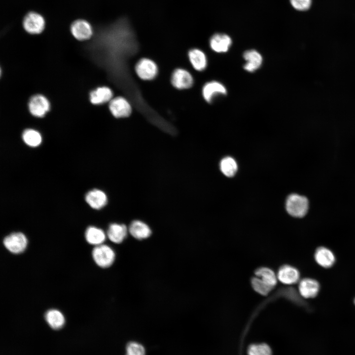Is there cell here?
<instances>
[{
    "label": "cell",
    "mask_w": 355,
    "mask_h": 355,
    "mask_svg": "<svg viewBox=\"0 0 355 355\" xmlns=\"http://www.w3.org/2000/svg\"><path fill=\"white\" fill-rule=\"evenodd\" d=\"M109 109L112 115L116 118L128 117L132 112L130 103L122 97L111 99L109 103Z\"/></svg>",
    "instance_id": "obj_8"
},
{
    "label": "cell",
    "mask_w": 355,
    "mask_h": 355,
    "mask_svg": "<svg viewBox=\"0 0 355 355\" xmlns=\"http://www.w3.org/2000/svg\"><path fill=\"white\" fill-rule=\"evenodd\" d=\"M145 351L143 346L136 342H130L126 346V355H145Z\"/></svg>",
    "instance_id": "obj_28"
},
{
    "label": "cell",
    "mask_w": 355,
    "mask_h": 355,
    "mask_svg": "<svg viewBox=\"0 0 355 355\" xmlns=\"http://www.w3.org/2000/svg\"><path fill=\"white\" fill-rule=\"evenodd\" d=\"M314 256L317 263L323 268H330L335 262L333 253L329 249L323 247H319L316 249Z\"/></svg>",
    "instance_id": "obj_15"
},
{
    "label": "cell",
    "mask_w": 355,
    "mask_h": 355,
    "mask_svg": "<svg viewBox=\"0 0 355 355\" xmlns=\"http://www.w3.org/2000/svg\"><path fill=\"white\" fill-rule=\"evenodd\" d=\"M86 241L95 246L103 244L106 238L103 230L95 226H89L85 234Z\"/></svg>",
    "instance_id": "obj_21"
},
{
    "label": "cell",
    "mask_w": 355,
    "mask_h": 355,
    "mask_svg": "<svg viewBox=\"0 0 355 355\" xmlns=\"http://www.w3.org/2000/svg\"><path fill=\"white\" fill-rule=\"evenodd\" d=\"M243 57L246 63L244 69L248 72H253L259 69L262 63L261 54L255 50H249L245 51Z\"/></svg>",
    "instance_id": "obj_16"
},
{
    "label": "cell",
    "mask_w": 355,
    "mask_h": 355,
    "mask_svg": "<svg viewBox=\"0 0 355 355\" xmlns=\"http://www.w3.org/2000/svg\"><path fill=\"white\" fill-rule=\"evenodd\" d=\"M354 303H355V300H354Z\"/></svg>",
    "instance_id": "obj_30"
},
{
    "label": "cell",
    "mask_w": 355,
    "mask_h": 355,
    "mask_svg": "<svg viewBox=\"0 0 355 355\" xmlns=\"http://www.w3.org/2000/svg\"><path fill=\"white\" fill-rule=\"evenodd\" d=\"M128 232V229L124 224L112 223L108 227L107 236L112 242L120 244L126 238Z\"/></svg>",
    "instance_id": "obj_19"
},
{
    "label": "cell",
    "mask_w": 355,
    "mask_h": 355,
    "mask_svg": "<svg viewBox=\"0 0 355 355\" xmlns=\"http://www.w3.org/2000/svg\"><path fill=\"white\" fill-rule=\"evenodd\" d=\"M113 93L109 87H99L90 92V100L93 105H101L110 102Z\"/></svg>",
    "instance_id": "obj_18"
},
{
    "label": "cell",
    "mask_w": 355,
    "mask_h": 355,
    "mask_svg": "<svg viewBox=\"0 0 355 355\" xmlns=\"http://www.w3.org/2000/svg\"><path fill=\"white\" fill-rule=\"evenodd\" d=\"M188 58L193 67L198 71H202L207 67V61L205 53L200 49L194 48L188 52Z\"/></svg>",
    "instance_id": "obj_20"
},
{
    "label": "cell",
    "mask_w": 355,
    "mask_h": 355,
    "mask_svg": "<svg viewBox=\"0 0 355 355\" xmlns=\"http://www.w3.org/2000/svg\"><path fill=\"white\" fill-rule=\"evenodd\" d=\"M45 25L43 17L34 11L28 12L23 20L24 29L27 33L32 35L41 33L45 28Z\"/></svg>",
    "instance_id": "obj_3"
},
{
    "label": "cell",
    "mask_w": 355,
    "mask_h": 355,
    "mask_svg": "<svg viewBox=\"0 0 355 355\" xmlns=\"http://www.w3.org/2000/svg\"><path fill=\"white\" fill-rule=\"evenodd\" d=\"M130 234L137 240L145 239L151 234L149 227L144 222L140 220L133 221L128 228Z\"/></svg>",
    "instance_id": "obj_17"
},
{
    "label": "cell",
    "mask_w": 355,
    "mask_h": 355,
    "mask_svg": "<svg viewBox=\"0 0 355 355\" xmlns=\"http://www.w3.org/2000/svg\"><path fill=\"white\" fill-rule=\"evenodd\" d=\"M248 353V355H272L270 347L265 343L250 345Z\"/></svg>",
    "instance_id": "obj_27"
},
{
    "label": "cell",
    "mask_w": 355,
    "mask_h": 355,
    "mask_svg": "<svg viewBox=\"0 0 355 355\" xmlns=\"http://www.w3.org/2000/svg\"><path fill=\"white\" fill-rule=\"evenodd\" d=\"M85 201L93 209L99 210L107 203V196L103 191L94 189L89 191L85 195Z\"/></svg>",
    "instance_id": "obj_14"
},
{
    "label": "cell",
    "mask_w": 355,
    "mask_h": 355,
    "mask_svg": "<svg viewBox=\"0 0 355 355\" xmlns=\"http://www.w3.org/2000/svg\"><path fill=\"white\" fill-rule=\"evenodd\" d=\"M232 44V40L229 36L223 34L213 35L210 40L211 48L217 53L227 52Z\"/></svg>",
    "instance_id": "obj_13"
},
{
    "label": "cell",
    "mask_w": 355,
    "mask_h": 355,
    "mask_svg": "<svg viewBox=\"0 0 355 355\" xmlns=\"http://www.w3.org/2000/svg\"><path fill=\"white\" fill-rule=\"evenodd\" d=\"M292 6L296 10L305 11L308 9L312 3V0H290Z\"/></svg>",
    "instance_id": "obj_29"
},
{
    "label": "cell",
    "mask_w": 355,
    "mask_h": 355,
    "mask_svg": "<svg viewBox=\"0 0 355 355\" xmlns=\"http://www.w3.org/2000/svg\"><path fill=\"white\" fill-rule=\"evenodd\" d=\"M3 244L6 248L11 253L18 254L23 252L26 249L28 240L26 236L21 232L13 233L5 237Z\"/></svg>",
    "instance_id": "obj_4"
},
{
    "label": "cell",
    "mask_w": 355,
    "mask_h": 355,
    "mask_svg": "<svg viewBox=\"0 0 355 355\" xmlns=\"http://www.w3.org/2000/svg\"><path fill=\"white\" fill-rule=\"evenodd\" d=\"M308 205V201L305 197L292 194L287 198L285 207L290 215L296 217H302L306 214Z\"/></svg>",
    "instance_id": "obj_1"
},
{
    "label": "cell",
    "mask_w": 355,
    "mask_h": 355,
    "mask_svg": "<svg viewBox=\"0 0 355 355\" xmlns=\"http://www.w3.org/2000/svg\"><path fill=\"white\" fill-rule=\"evenodd\" d=\"M135 71L140 78L144 80H150L157 75L158 67L152 60L148 58H142L137 63Z\"/></svg>",
    "instance_id": "obj_6"
},
{
    "label": "cell",
    "mask_w": 355,
    "mask_h": 355,
    "mask_svg": "<svg viewBox=\"0 0 355 355\" xmlns=\"http://www.w3.org/2000/svg\"><path fill=\"white\" fill-rule=\"evenodd\" d=\"M92 257L95 263L101 268H107L114 261L115 254L109 246L102 244L95 246L92 251Z\"/></svg>",
    "instance_id": "obj_2"
},
{
    "label": "cell",
    "mask_w": 355,
    "mask_h": 355,
    "mask_svg": "<svg viewBox=\"0 0 355 355\" xmlns=\"http://www.w3.org/2000/svg\"><path fill=\"white\" fill-rule=\"evenodd\" d=\"M255 275L273 288L277 284V276L274 272L269 268H259L255 271Z\"/></svg>",
    "instance_id": "obj_23"
},
{
    "label": "cell",
    "mask_w": 355,
    "mask_h": 355,
    "mask_svg": "<svg viewBox=\"0 0 355 355\" xmlns=\"http://www.w3.org/2000/svg\"><path fill=\"white\" fill-rule=\"evenodd\" d=\"M45 318L48 324L54 329H59L64 325L65 321L64 316L58 310H48L45 314Z\"/></svg>",
    "instance_id": "obj_22"
},
{
    "label": "cell",
    "mask_w": 355,
    "mask_h": 355,
    "mask_svg": "<svg viewBox=\"0 0 355 355\" xmlns=\"http://www.w3.org/2000/svg\"><path fill=\"white\" fill-rule=\"evenodd\" d=\"M277 276L278 280L283 284H292L299 281L300 273L295 267L284 265L279 268Z\"/></svg>",
    "instance_id": "obj_11"
},
{
    "label": "cell",
    "mask_w": 355,
    "mask_h": 355,
    "mask_svg": "<svg viewBox=\"0 0 355 355\" xmlns=\"http://www.w3.org/2000/svg\"><path fill=\"white\" fill-rule=\"evenodd\" d=\"M71 32L75 38L81 41L90 38L93 33L91 25L84 19L73 21L71 25Z\"/></svg>",
    "instance_id": "obj_7"
},
{
    "label": "cell",
    "mask_w": 355,
    "mask_h": 355,
    "mask_svg": "<svg viewBox=\"0 0 355 355\" xmlns=\"http://www.w3.org/2000/svg\"><path fill=\"white\" fill-rule=\"evenodd\" d=\"M320 284L315 280L305 278L301 280L298 284L299 292L305 298L315 297L320 290Z\"/></svg>",
    "instance_id": "obj_12"
},
{
    "label": "cell",
    "mask_w": 355,
    "mask_h": 355,
    "mask_svg": "<svg viewBox=\"0 0 355 355\" xmlns=\"http://www.w3.org/2000/svg\"><path fill=\"white\" fill-rule=\"evenodd\" d=\"M50 103L43 95L37 94L32 96L28 103L30 113L35 117H42L50 109Z\"/></svg>",
    "instance_id": "obj_5"
},
{
    "label": "cell",
    "mask_w": 355,
    "mask_h": 355,
    "mask_svg": "<svg viewBox=\"0 0 355 355\" xmlns=\"http://www.w3.org/2000/svg\"><path fill=\"white\" fill-rule=\"evenodd\" d=\"M220 168L221 171L225 176L228 177H232L234 176L237 172V165L233 158L226 157L221 160Z\"/></svg>",
    "instance_id": "obj_25"
},
{
    "label": "cell",
    "mask_w": 355,
    "mask_h": 355,
    "mask_svg": "<svg viewBox=\"0 0 355 355\" xmlns=\"http://www.w3.org/2000/svg\"><path fill=\"white\" fill-rule=\"evenodd\" d=\"M171 83L177 89L182 90L188 89L193 84L191 74L183 69H177L172 73Z\"/></svg>",
    "instance_id": "obj_9"
},
{
    "label": "cell",
    "mask_w": 355,
    "mask_h": 355,
    "mask_svg": "<svg viewBox=\"0 0 355 355\" xmlns=\"http://www.w3.org/2000/svg\"><path fill=\"white\" fill-rule=\"evenodd\" d=\"M227 93L225 87L221 83L212 81L205 84L202 89V95L204 99L208 103H211L214 98L225 95Z\"/></svg>",
    "instance_id": "obj_10"
},
{
    "label": "cell",
    "mask_w": 355,
    "mask_h": 355,
    "mask_svg": "<svg viewBox=\"0 0 355 355\" xmlns=\"http://www.w3.org/2000/svg\"><path fill=\"white\" fill-rule=\"evenodd\" d=\"M24 142L31 147H36L40 144L42 137L40 134L36 130L32 129L25 130L22 134Z\"/></svg>",
    "instance_id": "obj_24"
},
{
    "label": "cell",
    "mask_w": 355,
    "mask_h": 355,
    "mask_svg": "<svg viewBox=\"0 0 355 355\" xmlns=\"http://www.w3.org/2000/svg\"><path fill=\"white\" fill-rule=\"evenodd\" d=\"M251 284L254 290L260 294L266 295L273 289L259 278L255 276L251 280Z\"/></svg>",
    "instance_id": "obj_26"
}]
</instances>
